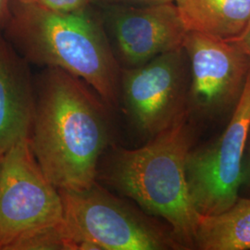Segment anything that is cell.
<instances>
[{"label": "cell", "instance_id": "cell-1", "mask_svg": "<svg viewBox=\"0 0 250 250\" xmlns=\"http://www.w3.org/2000/svg\"><path fill=\"white\" fill-rule=\"evenodd\" d=\"M107 104L89 85L58 68L36 84L30 145L45 177L58 190L91 188L110 143Z\"/></svg>", "mask_w": 250, "mask_h": 250}, {"label": "cell", "instance_id": "cell-2", "mask_svg": "<svg viewBox=\"0 0 250 250\" xmlns=\"http://www.w3.org/2000/svg\"><path fill=\"white\" fill-rule=\"evenodd\" d=\"M2 29L27 62L69 72L86 83L107 106H118L122 68L97 5L57 13L11 1L10 15Z\"/></svg>", "mask_w": 250, "mask_h": 250}, {"label": "cell", "instance_id": "cell-3", "mask_svg": "<svg viewBox=\"0 0 250 250\" xmlns=\"http://www.w3.org/2000/svg\"><path fill=\"white\" fill-rule=\"evenodd\" d=\"M189 109L143 146L114 148L104 178L146 213L163 219L184 250H196L200 214L189 193L186 164L195 127Z\"/></svg>", "mask_w": 250, "mask_h": 250}, {"label": "cell", "instance_id": "cell-4", "mask_svg": "<svg viewBox=\"0 0 250 250\" xmlns=\"http://www.w3.org/2000/svg\"><path fill=\"white\" fill-rule=\"evenodd\" d=\"M77 250L60 191L23 139L0 160V250Z\"/></svg>", "mask_w": 250, "mask_h": 250}, {"label": "cell", "instance_id": "cell-5", "mask_svg": "<svg viewBox=\"0 0 250 250\" xmlns=\"http://www.w3.org/2000/svg\"><path fill=\"white\" fill-rule=\"evenodd\" d=\"M59 191L77 250H183L168 225L97 183L79 191Z\"/></svg>", "mask_w": 250, "mask_h": 250}, {"label": "cell", "instance_id": "cell-6", "mask_svg": "<svg viewBox=\"0 0 250 250\" xmlns=\"http://www.w3.org/2000/svg\"><path fill=\"white\" fill-rule=\"evenodd\" d=\"M250 131V71L240 99L222 134L212 143L188 153L186 170L189 193L201 216L228 210L245 183V152Z\"/></svg>", "mask_w": 250, "mask_h": 250}, {"label": "cell", "instance_id": "cell-7", "mask_svg": "<svg viewBox=\"0 0 250 250\" xmlns=\"http://www.w3.org/2000/svg\"><path fill=\"white\" fill-rule=\"evenodd\" d=\"M187 62L182 47L121 69L120 100L131 124L146 138L163 132L188 111Z\"/></svg>", "mask_w": 250, "mask_h": 250}, {"label": "cell", "instance_id": "cell-8", "mask_svg": "<svg viewBox=\"0 0 250 250\" xmlns=\"http://www.w3.org/2000/svg\"><path fill=\"white\" fill-rule=\"evenodd\" d=\"M183 49L190 68L191 114L219 116L233 109L250 71V58L235 40L188 32Z\"/></svg>", "mask_w": 250, "mask_h": 250}, {"label": "cell", "instance_id": "cell-9", "mask_svg": "<svg viewBox=\"0 0 250 250\" xmlns=\"http://www.w3.org/2000/svg\"><path fill=\"white\" fill-rule=\"evenodd\" d=\"M98 9L121 68L139 66L183 47L188 31L173 1L99 5Z\"/></svg>", "mask_w": 250, "mask_h": 250}, {"label": "cell", "instance_id": "cell-10", "mask_svg": "<svg viewBox=\"0 0 250 250\" xmlns=\"http://www.w3.org/2000/svg\"><path fill=\"white\" fill-rule=\"evenodd\" d=\"M27 63L0 25V154L30 138L36 109V84Z\"/></svg>", "mask_w": 250, "mask_h": 250}, {"label": "cell", "instance_id": "cell-11", "mask_svg": "<svg viewBox=\"0 0 250 250\" xmlns=\"http://www.w3.org/2000/svg\"><path fill=\"white\" fill-rule=\"evenodd\" d=\"M188 32L232 40L250 21V0H173Z\"/></svg>", "mask_w": 250, "mask_h": 250}, {"label": "cell", "instance_id": "cell-12", "mask_svg": "<svg viewBox=\"0 0 250 250\" xmlns=\"http://www.w3.org/2000/svg\"><path fill=\"white\" fill-rule=\"evenodd\" d=\"M196 250H250V197H239L222 214L200 215Z\"/></svg>", "mask_w": 250, "mask_h": 250}, {"label": "cell", "instance_id": "cell-13", "mask_svg": "<svg viewBox=\"0 0 250 250\" xmlns=\"http://www.w3.org/2000/svg\"><path fill=\"white\" fill-rule=\"evenodd\" d=\"M41 9L57 13H72L97 5V0H26Z\"/></svg>", "mask_w": 250, "mask_h": 250}, {"label": "cell", "instance_id": "cell-14", "mask_svg": "<svg viewBox=\"0 0 250 250\" xmlns=\"http://www.w3.org/2000/svg\"><path fill=\"white\" fill-rule=\"evenodd\" d=\"M173 0H97V6L99 5H149L171 2Z\"/></svg>", "mask_w": 250, "mask_h": 250}, {"label": "cell", "instance_id": "cell-15", "mask_svg": "<svg viewBox=\"0 0 250 250\" xmlns=\"http://www.w3.org/2000/svg\"><path fill=\"white\" fill-rule=\"evenodd\" d=\"M232 40H235L239 45H241L243 49L250 56V21L248 26L246 27V29L243 31L241 35Z\"/></svg>", "mask_w": 250, "mask_h": 250}, {"label": "cell", "instance_id": "cell-16", "mask_svg": "<svg viewBox=\"0 0 250 250\" xmlns=\"http://www.w3.org/2000/svg\"><path fill=\"white\" fill-rule=\"evenodd\" d=\"M11 0H0V25H3L8 21L10 15Z\"/></svg>", "mask_w": 250, "mask_h": 250}, {"label": "cell", "instance_id": "cell-17", "mask_svg": "<svg viewBox=\"0 0 250 250\" xmlns=\"http://www.w3.org/2000/svg\"><path fill=\"white\" fill-rule=\"evenodd\" d=\"M247 150L249 152V156H248V163L247 165H245V183H248V185L250 187V131Z\"/></svg>", "mask_w": 250, "mask_h": 250}, {"label": "cell", "instance_id": "cell-18", "mask_svg": "<svg viewBox=\"0 0 250 250\" xmlns=\"http://www.w3.org/2000/svg\"><path fill=\"white\" fill-rule=\"evenodd\" d=\"M11 1H15V2H24L26 0H11Z\"/></svg>", "mask_w": 250, "mask_h": 250}, {"label": "cell", "instance_id": "cell-19", "mask_svg": "<svg viewBox=\"0 0 250 250\" xmlns=\"http://www.w3.org/2000/svg\"><path fill=\"white\" fill-rule=\"evenodd\" d=\"M2 155H3V154H0V160H1V157H2Z\"/></svg>", "mask_w": 250, "mask_h": 250}]
</instances>
